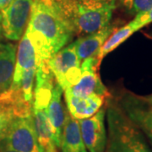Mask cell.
Masks as SVG:
<instances>
[{"label": "cell", "instance_id": "obj_1", "mask_svg": "<svg viewBox=\"0 0 152 152\" xmlns=\"http://www.w3.org/2000/svg\"><path fill=\"white\" fill-rule=\"evenodd\" d=\"M25 34L37 54V66L48 61L75 35L69 19L57 0H32Z\"/></svg>", "mask_w": 152, "mask_h": 152}, {"label": "cell", "instance_id": "obj_2", "mask_svg": "<svg viewBox=\"0 0 152 152\" xmlns=\"http://www.w3.org/2000/svg\"><path fill=\"white\" fill-rule=\"evenodd\" d=\"M106 116L107 136L105 152H152L145 134L116 101L109 99Z\"/></svg>", "mask_w": 152, "mask_h": 152}, {"label": "cell", "instance_id": "obj_3", "mask_svg": "<svg viewBox=\"0 0 152 152\" xmlns=\"http://www.w3.org/2000/svg\"><path fill=\"white\" fill-rule=\"evenodd\" d=\"M48 64L63 91L74 86L80 79L81 61L76 53L75 42L59 50Z\"/></svg>", "mask_w": 152, "mask_h": 152}, {"label": "cell", "instance_id": "obj_4", "mask_svg": "<svg viewBox=\"0 0 152 152\" xmlns=\"http://www.w3.org/2000/svg\"><path fill=\"white\" fill-rule=\"evenodd\" d=\"M116 7L87 9L78 3L69 15L75 34L79 37L92 34L110 25Z\"/></svg>", "mask_w": 152, "mask_h": 152}, {"label": "cell", "instance_id": "obj_5", "mask_svg": "<svg viewBox=\"0 0 152 152\" xmlns=\"http://www.w3.org/2000/svg\"><path fill=\"white\" fill-rule=\"evenodd\" d=\"M124 113L142 131L152 145V103L146 96L123 91L116 99Z\"/></svg>", "mask_w": 152, "mask_h": 152}, {"label": "cell", "instance_id": "obj_6", "mask_svg": "<svg viewBox=\"0 0 152 152\" xmlns=\"http://www.w3.org/2000/svg\"><path fill=\"white\" fill-rule=\"evenodd\" d=\"M2 143L19 152H39L32 114L13 120Z\"/></svg>", "mask_w": 152, "mask_h": 152}, {"label": "cell", "instance_id": "obj_7", "mask_svg": "<svg viewBox=\"0 0 152 152\" xmlns=\"http://www.w3.org/2000/svg\"><path fill=\"white\" fill-rule=\"evenodd\" d=\"M32 0H12L2 10L4 37L10 41H19L26 32L29 23Z\"/></svg>", "mask_w": 152, "mask_h": 152}, {"label": "cell", "instance_id": "obj_8", "mask_svg": "<svg viewBox=\"0 0 152 152\" xmlns=\"http://www.w3.org/2000/svg\"><path fill=\"white\" fill-rule=\"evenodd\" d=\"M100 64L96 56L83 60L80 80L67 90L76 96H87L94 94L105 98L109 96L108 91L98 75Z\"/></svg>", "mask_w": 152, "mask_h": 152}, {"label": "cell", "instance_id": "obj_9", "mask_svg": "<svg viewBox=\"0 0 152 152\" xmlns=\"http://www.w3.org/2000/svg\"><path fill=\"white\" fill-rule=\"evenodd\" d=\"M106 108H101L93 116L78 120L82 140L88 152H105L107 130L105 126Z\"/></svg>", "mask_w": 152, "mask_h": 152}, {"label": "cell", "instance_id": "obj_10", "mask_svg": "<svg viewBox=\"0 0 152 152\" xmlns=\"http://www.w3.org/2000/svg\"><path fill=\"white\" fill-rule=\"evenodd\" d=\"M56 84V79L49 68L48 61L37 64L33 93V107L47 108Z\"/></svg>", "mask_w": 152, "mask_h": 152}, {"label": "cell", "instance_id": "obj_11", "mask_svg": "<svg viewBox=\"0 0 152 152\" xmlns=\"http://www.w3.org/2000/svg\"><path fill=\"white\" fill-rule=\"evenodd\" d=\"M64 97L68 112L77 120L85 119L93 116L102 108L105 97L98 95L76 96L68 90L64 91Z\"/></svg>", "mask_w": 152, "mask_h": 152}, {"label": "cell", "instance_id": "obj_12", "mask_svg": "<svg viewBox=\"0 0 152 152\" xmlns=\"http://www.w3.org/2000/svg\"><path fill=\"white\" fill-rule=\"evenodd\" d=\"M32 117L39 152H53L58 150L55 141L54 130L46 109L32 107Z\"/></svg>", "mask_w": 152, "mask_h": 152}, {"label": "cell", "instance_id": "obj_13", "mask_svg": "<svg viewBox=\"0 0 152 152\" xmlns=\"http://www.w3.org/2000/svg\"><path fill=\"white\" fill-rule=\"evenodd\" d=\"M114 31V27L110 24L96 32L79 37L75 42V50L80 61L96 56L104 42Z\"/></svg>", "mask_w": 152, "mask_h": 152}, {"label": "cell", "instance_id": "obj_14", "mask_svg": "<svg viewBox=\"0 0 152 152\" xmlns=\"http://www.w3.org/2000/svg\"><path fill=\"white\" fill-rule=\"evenodd\" d=\"M59 148L61 152H88L82 140L79 121L74 118L68 110L65 112Z\"/></svg>", "mask_w": 152, "mask_h": 152}, {"label": "cell", "instance_id": "obj_15", "mask_svg": "<svg viewBox=\"0 0 152 152\" xmlns=\"http://www.w3.org/2000/svg\"><path fill=\"white\" fill-rule=\"evenodd\" d=\"M32 68H37V54L31 40L26 34L23 35L17 48L16 63L11 86L20 81L22 75Z\"/></svg>", "mask_w": 152, "mask_h": 152}, {"label": "cell", "instance_id": "obj_16", "mask_svg": "<svg viewBox=\"0 0 152 152\" xmlns=\"http://www.w3.org/2000/svg\"><path fill=\"white\" fill-rule=\"evenodd\" d=\"M63 89L57 83L53 91L52 98L49 102L48 106L46 108V112L53 128L55 134V141L58 148L60 146L61 134L65 120V109L62 102Z\"/></svg>", "mask_w": 152, "mask_h": 152}, {"label": "cell", "instance_id": "obj_17", "mask_svg": "<svg viewBox=\"0 0 152 152\" xmlns=\"http://www.w3.org/2000/svg\"><path fill=\"white\" fill-rule=\"evenodd\" d=\"M17 46L13 43H0V93L10 89L16 63Z\"/></svg>", "mask_w": 152, "mask_h": 152}, {"label": "cell", "instance_id": "obj_18", "mask_svg": "<svg viewBox=\"0 0 152 152\" xmlns=\"http://www.w3.org/2000/svg\"><path fill=\"white\" fill-rule=\"evenodd\" d=\"M135 32V29L133 27L130 23L114 31L99 50L96 55L98 61L101 63L103 58H105L108 53H112L117 48H118L121 44L124 43L126 40H128Z\"/></svg>", "mask_w": 152, "mask_h": 152}, {"label": "cell", "instance_id": "obj_19", "mask_svg": "<svg viewBox=\"0 0 152 152\" xmlns=\"http://www.w3.org/2000/svg\"><path fill=\"white\" fill-rule=\"evenodd\" d=\"M118 3L126 12L134 15L152 9V0H118Z\"/></svg>", "mask_w": 152, "mask_h": 152}, {"label": "cell", "instance_id": "obj_20", "mask_svg": "<svg viewBox=\"0 0 152 152\" xmlns=\"http://www.w3.org/2000/svg\"><path fill=\"white\" fill-rule=\"evenodd\" d=\"M15 118L10 107L0 102V142L5 137L10 126Z\"/></svg>", "mask_w": 152, "mask_h": 152}, {"label": "cell", "instance_id": "obj_21", "mask_svg": "<svg viewBox=\"0 0 152 152\" xmlns=\"http://www.w3.org/2000/svg\"><path fill=\"white\" fill-rule=\"evenodd\" d=\"M131 25L135 29L136 31H140L143 27L146 26L152 23V9L149 10L139 13L135 15L133 20H131Z\"/></svg>", "mask_w": 152, "mask_h": 152}, {"label": "cell", "instance_id": "obj_22", "mask_svg": "<svg viewBox=\"0 0 152 152\" xmlns=\"http://www.w3.org/2000/svg\"><path fill=\"white\" fill-rule=\"evenodd\" d=\"M80 5L87 9H100L107 6L116 7L118 0H76Z\"/></svg>", "mask_w": 152, "mask_h": 152}, {"label": "cell", "instance_id": "obj_23", "mask_svg": "<svg viewBox=\"0 0 152 152\" xmlns=\"http://www.w3.org/2000/svg\"><path fill=\"white\" fill-rule=\"evenodd\" d=\"M57 1L63 7V9H64V10L67 16H69V13L75 8V6L77 4V1L76 0H57Z\"/></svg>", "mask_w": 152, "mask_h": 152}, {"label": "cell", "instance_id": "obj_24", "mask_svg": "<svg viewBox=\"0 0 152 152\" xmlns=\"http://www.w3.org/2000/svg\"><path fill=\"white\" fill-rule=\"evenodd\" d=\"M0 152H19L16 151H14L10 148L5 145L4 144H3L2 142H0Z\"/></svg>", "mask_w": 152, "mask_h": 152}, {"label": "cell", "instance_id": "obj_25", "mask_svg": "<svg viewBox=\"0 0 152 152\" xmlns=\"http://www.w3.org/2000/svg\"><path fill=\"white\" fill-rule=\"evenodd\" d=\"M12 2V0H0V10H4Z\"/></svg>", "mask_w": 152, "mask_h": 152}, {"label": "cell", "instance_id": "obj_26", "mask_svg": "<svg viewBox=\"0 0 152 152\" xmlns=\"http://www.w3.org/2000/svg\"><path fill=\"white\" fill-rule=\"evenodd\" d=\"M3 36L4 34H3V26H2V15L0 13V41L2 40Z\"/></svg>", "mask_w": 152, "mask_h": 152}, {"label": "cell", "instance_id": "obj_27", "mask_svg": "<svg viewBox=\"0 0 152 152\" xmlns=\"http://www.w3.org/2000/svg\"><path fill=\"white\" fill-rule=\"evenodd\" d=\"M147 100L151 102V103H152V95H151V96H146Z\"/></svg>", "mask_w": 152, "mask_h": 152}, {"label": "cell", "instance_id": "obj_28", "mask_svg": "<svg viewBox=\"0 0 152 152\" xmlns=\"http://www.w3.org/2000/svg\"><path fill=\"white\" fill-rule=\"evenodd\" d=\"M53 152H58V150H56V151H53Z\"/></svg>", "mask_w": 152, "mask_h": 152}]
</instances>
